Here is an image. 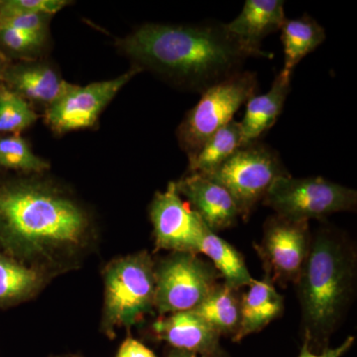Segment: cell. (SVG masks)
<instances>
[{
  "instance_id": "obj_24",
  "label": "cell",
  "mask_w": 357,
  "mask_h": 357,
  "mask_svg": "<svg viewBox=\"0 0 357 357\" xmlns=\"http://www.w3.org/2000/svg\"><path fill=\"white\" fill-rule=\"evenodd\" d=\"M39 114L20 96L0 86V135L20 134L38 121Z\"/></svg>"
},
{
  "instance_id": "obj_20",
  "label": "cell",
  "mask_w": 357,
  "mask_h": 357,
  "mask_svg": "<svg viewBox=\"0 0 357 357\" xmlns=\"http://www.w3.org/2000/svg\"><path fill=\"white\" fill-rule=\"evenodd\" d=\"M42 270L28 266L0 251V307L29 299L44 284Z\"/></svg>"
},
{
  "instance_id": "obj_1",
  "label": "cell",
  "mask_w": 357,
  "mask_h": 357,
  "mask_svg": "<svg viewBox=\"0 0 357 357\" xmlns=\"http://www.w3.org/2000/svg\"><path fill=\"white\" fill-rule=\"evenodd\" d=\"M116 46L133 67L201 93L241 72L248 58L273 57L236 38L220 22L147 23L117 40Z\"/></svg>"
},
{
  "instance_id": "obj_32",
  "label": "cell",
  "mask_w": 357,
  "mask_h": 357,
  "mask_svg": "<svg viewBox=\"0 0 357 357\" xmlns=\"http://www.w3.org/2000/svg\"><path fill=\"white\" fill-rule=\"evenodd\" d=\"M70 357H84V356H70Z\"/></svg>"
},
{
  "instance_id": "obj_27",
  "label": "cell",
  "mask_w": 357,
  "mask_h": 357,
  "mask_svg": "<svg viewBox=\"0 0 357 357\" xmlns=\"http://www.w3.org/2000/svg\"><path fill=\"white\" fill-rule=\"evenodd\" d=\"M53 14L36 13L16 15L0 20V28H10L18 31L50 38V24Z\"/></svg>"
},
{
  "instance_id": "obj_17",
  "label": "cell",
  "mask_w": 357,
  "mask_h": 357,
  "mask_svg": "<svg viewBox=\"0 0 357 357\" xmlns=\"http://www.w3.org/2000/svg\"><path fill=\"white\" fill-rule=\"evenodd\" d=\"M291 77L281 70L268 93L252 96L248 100L245 115L241 122L243 146L257 141L274 126L290 93Z\"/></svg>"
},
{
  "instance_id": "obj_16",
  "label": "cell",
  "mask_w": 357,
  "mask_h": 357,
  "mask_svg": "<svg viewBox=\"0 0 357 357\" xmlns=\"http://www.w3.org/2000/svg\"><path fill=\"white\" fill-rule=\"evenodd\" d=\"M286 20L284 1L248 0L241 14L225 27L244 43L260 48L261 40L281 29Z\"/></svg>"
},
{
  "instance_id": "obj_29",
  "label": "cell",
  "mask_w": 357,
  "mask_h": 357,
  "mask_svg": "<svg viewBox=\"0 0 357 357\" xmlns=\"http://www.w3.org/2000/svg\"><path fill=\"white\" fill-rule=\"evenodd\" d=\"M115 357H157V356L139 340L128 337L119 347Z\"/></svg>"
},
{
  "instance_id": "obj_23",
  "label": "cell",
  "mask_w": 357,
  "mask_h": 357,
  "mask_svg": "<svg viewBox=\"0 0 357 357\" xmlns=\"http://www.w3.org/2000/svg\"><path fill=\"white\" fill-rule=\"evenodd\" d=\"M50 167L47 160L33 152L31 145L21 134L0 135V170L41 175Z\"/></svg>"
},
{
  "instance_id": "obj_10",
  "label": "cell",
  "mask_w": 357,
  "mask_h": 357,
  "mask_svg": "<svg viewBox=\"0 0 357 357\" xmlns=\"http://www.w3.org/2000/svg\"><path fill=\"white\" fill-rule=\"evenodd\" d=\"M141 72L132 66L121 76L109 81L84 86L68 84L62 96L44 112L45 123L57 135L93 128L119 91Z\"/></svg>"
},
{
  "instance_id": "obj_4",
  "label": "cell",
  "mask_w": 357,
  "mask_h": 357,
  "mask_svg": "<svg viewBox=\"0 0 357 357\" xmlns=\"http://www.w3.org/2000/svg\"><path fill=\"white\" fill-rule=\"evenodd\" d=\"M155 261L147 251L112 260L103 271L102 331L110 338L117 328H130L155 309Z\"/></svg>"
},
{
  "instance_id": "obj_21",
  "label": "cell",
  "mask_w": 357,
  "mask_h": 357,
  "mask_svg": "<svg viewBox=\"0 0 357 357\" xmlns=\"http://www.w3.org/2000/svg\"><path fill=\"white\" fill-rule=\"evenodd\" d=\"M285 62L282 72L292 76L296 66L303 58L325 41L326 31L316 20L305 14L298 20H286L281 28Z\"/></svg>"
},
{
  "instance_id": "obj_5",
  "label": "cell",
  "mask_w": 357,
  "mask_h": 357,
  "mask_svg": "<svg viewBox=\"0 0 357 357\" xmlns=\"http://www.w3.org/2000/svg\"><path fill=\"white\" fill-rule=\"evenodd\" d=\"M257 86L255 73L241 70L202 93L201 100L187 112L176 132L188 159L194 157L213 134L234 121L239 107L255 96Z\"/></svg>"
},
{
  "instance_id": "obj_7",
  "label": "cell",
  "mask_w": 357,
  "mask_h": 357,
  "mask_svg": "<svg viewBox=\"0 0 357 357\" xmlns=\"http://www.w3.org/2000/svg\"><path fill=\"white\" fill-rule=\"evenodd\" d=\"M262 202L279 217L309 222L356 210L357 192L323 177L293 178L290 175L276 178Z\"/></svg>"
},
{
  "instance_id": "obj_22",
  "label": "cell",
  "mask_w": 357,
  "mask_h": 357,
  "mask_svg": "<svg viewBox=\"0 0 357 357\" xmlns=\"http://www.w3.org/2000/svg\"><path fill=\"white\" fill-rule=\"evenodd\" d=\"M243 147L241 122L231 121L213 134L191 159L187 174L208 175Z\"/></svg>"
},
{
  "instance_id": "obj_15",
  "label": "cell",
  "mask_w": 357,
  "mask_h": 357,
  "mask_svg": "<svg viewBox=\"0 0 357 357\" xmlns=\"http://www.w3.org/2000/svg\"><path fill=\"white\" fill-rule=\"evenodd\" d=\"M248 290L241 294V324L232 342H239L261 332L284 312V297L277 292L274 284L264 276L263 280L253 281Z\"/></svg>"
},
{
  "instance_id": "obj_31",
  "label": "cell",
  "mask_w": 357,
  "mask_h": 357,
  "mask_svg": "<svg viewBox=\"0 0 357 357\" xmlns=\"http://www.w3.org/2000/svg\"><path fill=\"white\" fill-rule=\"evenodd\" d=\"M10 63V61L7 60V59L0 53V86L3 84L4 73H6L7 67H8Z\"/></svg>"
},
{
  "instance_id": "obj_3",
  "label": "cell",
  "mask_w": 357,
  "mask_h": 357,
  "mask_svg": "<svg viewBox=\"0 0 357 357\" xmlns=\"http://www.w3.org/2000/svg\"><path fill=\"white\" fill-rule=\"evenodd\" d=\"M356 244L337 227H321L295 283L302 312V337L314 354L330 344L356 293Z\"/></svg>"
},
{
  "instance_id": "obj_26",
  "label": "cell",
  "mask_w": 357,
  "mask_h": 357,
  "mask_svg": "<svg viewBox=\"0 0 357 357\" xmlns=\"http://www.w3.org/2000/svg\"><path fill=\"white\" fill-rule=\"evenodd\" d=\"M70 3L72 1L67 0H0V20L24 14L55 15Z\"/></svg>"
},
{
  "instance_id": "obj_9",
  "label": "cell",
  "mask_w": 357,
  "mask_h": 357,
  "mask_svg": "<svg viewBox=\"0 0 357 357\" xmlns=\"http://www.w3.org/2000/svg\"><path fill=\"white\" fill-rule=\"evenodd\" d=\"M309 222L271 215L263 227L261 243L255 249L261 260L265 277L272 284L295 285L311 248Z\"/></svg>"
},
{
  "instance_id": "obj_12",
  "label": "cell",
  "mask_w": 357,
  "mask_h": 357,
  "mask_svg": "<svg viewBox=\"0 0 357 357\" xmlns=\"http://www.w3.org/2000/svg\"><path fill=\"white\" fill-rule=\"evenodd\" d=\"M3 84L39 114L62 96L69 83L63 79L55 66L39 59L11 62L4 73Z\"/></svg>"
},
{
  "instance_id": "obj_18",
  "label": "cell",
  "mask_w": 357,
  "mask_h": 357,
  "mask_svg": "<svg viewBox=\"0 0 357 357\" xmlns=\"http://www.w3.org/2000/svg\"><path fill=\"white\" fill-rule=\"evenodd\" d=\"M241 290L218 283L215 289L199 305L192 310L204 319L220 337L234 340L241 324Z\"/></svg>"
},
{
  "instance_id": "obj_8",
  "label": "cell",
  "mask_w": 357,
  "mask_h": 357,
  "mask_svg": "<svg viewBox=\"0 0 357 357\" xmlns=\"http://www.w3.org/2000/svg\"><path fill=\"white\" fill-rule=\"evenodd\" d=\"M154 272L159 316L196 309L220 279L211 263L191 252H171L155 262Z\"/></svg>"
},
{
  "instance_id": "obj_14",
  "label": "cell",
  "mask_w": 357,
  "mask_h": 357,
  "mask_svg": "<svg viewBox=\"0 0 357 357\" xmlns=\"http://www.w3.org/2000/svg\"><path fill=\"white\" fill-rule=\"evenodd\" d=\"M175 183L178 194L188 199L211 231L217 234L236 225L241 218L238 208L222 185L199 174H185Z\"/></svg>"
},
{
  "instance_id": "obj_13",
  "label": "cell",
  "mask_w": 357,
  "mask_h": 357,
  "mask_svg": "<svg viewBox=\"0 0 357 357\" xmlns=\"http://www.w3.org/2000/svg\"><path fill=\"white\" fill-rule=\"evenodd\" d=\"M151 333L155 340L173 349L204 357H229L220 344V333L194 311L160 316L151 326Z\"/></svg>"
},
{
  "instance_id": "obj_6",
  "label": "cell",
  "mask_w": 357,
  "mask_h": 357,
  "mask_svg": "<svg viewBox=\"0 0 357 357\" xmlns=\"http://www.w3.org/2000/svg\"><path fill=\"white\" fill-rule=\"evenodd\" d=\"M202 176L225 188L236 201L241 218L246 220L274 181L290 173L274 149L255 141L237 150L213 172Z\"/></svg>"
},
{
  "instance_id": "obj_30",
  "label": "cell",
  "mask_w": 357,
  "mask_h": 357,
  "mask_svg": "<svg viewBox=\"0 0 357 357\" xmlns=\"http://www.w3.org/2000/svg\"><path fill=\"white\" fill-rule=\"evenodd\" d=\"M165 357H204L199 356V354H194V352H190L187 351H182V349H173V347H169L167 349Z\"/></svg>"
},
{
  "instance_id": "obj_19",
  "label": "cell",
  "mask_w": 357,
  "mask_h": 357,
  "mask_svg": "<svg viewBox=\"0 0 357 357\" xmlns=\"http://www.w3.org/2000/svg\"><path fill=\"white\" fill-rule=\"evenodd\" d=\"M199 253L210 258L220 278L225 280L223 283L229 287L241 290L255 280L249 273L243 255L208 227L204 230Z\"/></svg>"
},
{
  "instance_id": "obj_11",
  "label": "cell",
  "mask_w": 357,
  "mask_h": 357,
  "mask_svg": "<svg viewBox=\"0 0 357 357\" xmlns=\"http://www.w3.org/2000/svg\"><path fill=\"white\" fill-rule=\"evenodd\" d=\"M157 249L199 255L206 225L189 204L181 198L175 182L157 192L149 208Z\"/></svg>"
},
{
  "instance_id": "obj_2",
  "label": "cell",
  "mask_w": 357,
  "mask_h": 357,
  "mask_svg": "<svg viewBox=\"0 0 357 357\" xmlns=\"http://www.w3.org/2000/svg\"><path fill=\"white\" fill-rule=\"evenodd\" d=\"M91 231L88 211L49 181L31 175L0 183V248L9 257L37 269L72 259Z\"/></svg>"
},
{
  "instance_id": "obj_28",
  "label": "cell",
  "mask_w": 357,
  "mask_h": 357,
  "mask_svg": "<svg viewBox=\"0 0 357 357\" xmlns=\"http://www.w3.org/2000/svg\"><path fill=\"white\" fill-rule=\"evenodd\" d=\"M354 342H356V337H349L340 347H335V349L328 347L319 354H314L310 349L306 340H303L302 347H301L299 356L298 357H342L351 349Z\"/></svg>"
},
{
  "instance_id": "obj_25",
  "label": "cell",
  "mask_w": 357,
  "mask_h": 357,
  "mask_svg": "<svg viewBox=\"0 0 357 357\" xmlns=\"http://www.w3.org/2000/svg\"><path fill=\"white\" fill-rule=\"evenodd\" d=\"M49 39L36 35L0 28V53L10 62L43 59Z\"/></svg>"
}]
</instances>
